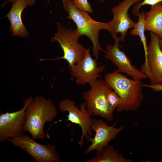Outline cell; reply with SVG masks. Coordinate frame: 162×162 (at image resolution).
<instances>
[{"label":"cell","instance_id":"cell-1","mask_svg":"<svg viewBox=\"0 0 162 162\" xmlns=\"http://www.w3.org/2000/svg\"><path fill=\"white\" fill-rule=\"evenodd\" d=\"M104 80L120 98L117 112L134 111L140 107L144 98L141 80L130 79L116 70L107 74Z\"/></svg>","mask_w":162,"mask_h":162},{"label":"cell","instance_id":"cell-2","mask_svg":"<svg viewBox=\"0 0 162 162\" xmlns=\"http://www.w3.org/2000/svg\"><path fill=\"white\" fill-rule=\"evenodd\" d=\"M56 107L50 99L42 96L33 99L25 112V132L28 131L34 139L43 140L46 135L44 130L45 123H50L57 116Z\"/></svg>","mask_w":162,"mask_h":162},{"label":"cell","instance_id":"cell-3","mask_svg":"<svg viewBox=\"0 0 162 162\" xmlns=\"http://www.w3.org/2000/svg\"><path fill=\"white\" fill-rule=\"evenodd\" d=\"M63 8L68 13L66 19H71L76 24L77 28L82 35L88 38L93 44L92 52L93 56L98 59L99 52L105 51L101 47L99 41L100 31L102 29L110 31L108 23L96 21L92 19L87 12L76 8L71 0H62Z\"/></svg>","mask_w":162,"mask_h":162},{"label":"cell","instance_id":"cell-4","mask_svg":"<svg viewBox=\"0 0 162 162\" xmlns=\"http://www.w3.org/2000/svg\"><path fill=\"white\" fill-rule=\"evenodd\" d=\"M90 86L91 88L83 92L82 95L88 111L91 116H100L112 121L115 110L110 106L106 98L108 92L112 89V88L100 78Z\"/></svg>","mask_w":162,"mask_h":162},{"label":"cell","instance_id":"cell-5","mask_svg":"<svg viewBox=\"0 0 162 162\" xmlns=\"http://www.w3.org/2000/svg\"><path fill=\"white\" fill-rule=\"evenodd\" d=\"M57 32L51 38V42L56 41L62 49L64 55L53 60L64 59L72 66L81 60L85 54L86 49L78 41L82 35L76 28L68 29L60 22L56 24Z\"/></svg>","mask_w":162,"mask_h":162},{"label":"cell","instance_id":"cell-6","mask_svg":"<svg viewBox=\"0 0 162 162\" xmlns=\"http://www.w3.org/2000/svg\"><path fill=\"white\" fill-rule=\"evenodd\" d=\"M26 134L8 139L12 145L25 151L36 162H58L61 160L56 146L49 143L43 145L36 142Z\"/></svg>","mask_w":162,"mask_h":162},{"label":"cell","instance_id":"cell-7","mask_svg":"<svg viewBox=\"0 0 162 162\" xmlns=\"http://www.w3.org/2000/svg\"><path fill=\"white\" fill-rule=\"evenodd\" d=\"M59 111L61 112L67 111L68 114L66 120L80 126L82 130L80 139L77 143L80 148L83 145L84 139L87 140L92 137V134L91 125L93 118L87 110L84 102L80 104V107L76 106L74 100L68 98L62 99L58 103Z\"/></svg>","mask_w":162,"mask_h":162},{"label":"cell","instance_id":"cell-8","mask_svg":"<svg viewBox=\"0 0 162 162\" xmlns=\"http://www.w3.org/2000/svg\"><path fill=\"white\" fill-rule=\"evenodd\" d=\"M30 96L23 102L24 106L20 110L7 112L0 115V141L5 142L10 138L16 137L24 134L26 110L33 100Z\"/></svg>","mask_w":162,"mask_h":162},{"label":"cell","instance_id":"cell-9","mask_svg":"<svg viewBox=\"0 0 162 162\" xmlns=\"http://www.w3.org/2000/svg\"><path fill=\"white\" fill-rule=\"evenodd\" d=\"M150 40L147 45L146 62L141 67V71L150 80V84L162 85V50L159 45L160 37L150 32Z\"/></svg>","mask_w":162,"mask_h":162},{"label":"cell","instance_id":"cell-10","mask_svg":"<svg viewBox=\"0 0 162 162\" xmlns=\"http://www.w3.org/2000/svg\"><path fill=\"white\" fill-rule=\"evenodd\" d=\"M91 47L86 49L84 58L77 63L69 66L72 77L76 79L79 85L89 83L90 86L98 78L101 77L100 74L105 69L104 66H98L96 59H93L90 54Z\"/></svg>","mask_w":162,"mask_h":162},{"label":"cell","instance_id":"cell-11","mask_svg":"<svg viewBox=\"0 0 162 162\" xmlns=\"http://www.w3.org/2000/svg\"><path fill=\"white\" fill-rule=\"evenodd\" d=\"M142 1L123 0L112 8L113 19L108 23L110 28L109 32L114 39L117 36V34L120 33V41H124L128 30L134 28L136 24L131 19L128 13V10L132 5Z\"/></svg>","mask_w":162,"mask_h":162},{"label":"cell","instance_id":"cell-12","mask_svg":"<svg viewBox=\"0 0 162 162\" xmlns=\"http://www.w3.org/2000/svg\"><path fill=\"white\" fill-rule=\"evenodd\" d=\"M117 123L116 122L112 125L109 126L101 118H93L91 127V130L95 134L93 138L92 137L87 140L88 142H91V144L85 150V153L88 154L95 150L96 154H98L109 144L110 142L115 138L124 128L123 126L115 127Z\"/></svg>","mask_w":162,"mask_h":162},{"label":"cell","instance_id":"cell-13","mask_svg":"<svg viewBox=\"0 0 162 162\" xmlns=\"http://www.w3.org/2000/svg\"><path fill=\"white\" fill-rule=\"evenodd\" d=\"M113 45L106 44V51L105 58L110 61L118 68L119 72L126 74L134 79L142 80L147 78L146 76L133 66L130 59L124 52L120 50V38L116 36L114 39Z\"/></svg>","mask_w":162,"mask_h":162},{"label":"cell","instance_id":"cell-14","mask_svg":"<svg viewBox=\"0 0 162 162\" xmlns=\"http://www.w3.org/2000/svg\"><path fill=\"white\" fill-rule=\"evenodd\" d=\"M36 0H15L8 14L3 17H7L10 22V30L12 32L11 36H19L22 38L28 37L22 20L21 15L23 10L28 6H32Z\"/></svg>","mask_w":162,"mask_h":162},{"label":"cell","instance_id":"cell-15","mask_svg":"<svg viewBox=\"0 0 162 162\" xmlns=\"http://www.w3.org/2000/svg\"><path fill=\"white\" fill-rule=\"evenodd\" d=\"M145 30L162 36V4L151 6L145 14Z\"/></svg>","mask_w":162,"mask_h":162},{"label":"cell","instance_id":"cell-16","mask_svg":"<svg viewBox=\"0 0 162 162\" xmlns=\"http://www.w3.org/2000/svg\"><path fill=\"white\" fill-rule=\"evenodd\" d=\"M95 156L87 159L86 162H130L116 150L113 146L108 144Z\"/></svg>","mask_w":162,"mask_h":162},{"label":"cell","instance_id":"cell-17","mask_svg":"<svg viewBox=\"0 0 162 162\" xmlns=\"http://www.w3.org/2000/svg\"><path fill=\"white\" fill-rule=\"evenodd\" d=\"M145 13L142 11L139 13L138 15L139 19L133 28L130 31V34L133 36H138L142 42L144 51L145 62L147 60V39L145 34Z\"/></svg>","mask_w":162,"mask_h":162},{"label":"cell","instance_id":"cell-18","mask_svg":"<svg viewBox=\"0 0 162 162\" xmlns=\"http://www.w3.org/2000/svg\"><path fill=\"white\" fill-rule=\"evenodd\" d=\"M161 2H162V0H143L134 5L132 9V13L135 16H138L140 9L142 6L147 5L151 6Z\"/></svg>","mask_w":162,"mask_h":162},{"label":"cell","instance_id":"cell-19","mask_svg":"<svg viewBox=\"0 0 162 162\" xmlns=\"http://www.w3.org/2000/svg\"><path fill=\"white\" fill-rule=\"evenodd\" d=\"M106 98L110 106L115 110L120 102V98L119 96L115 91L112 89L107 93Z\"/></svg>","mask_w":162,"mask_h":162},{"label":"cell","instance_id":"cell-20","mask_svg":"<svg viewBox=\"0 0 162 162\" xmlns=\"http://www.w3.org/2000/svg\"><path fill=\"white\" fill-rule=\"evenodd\" d=\"M72 3L74 6L79 10L92 14L93 10L88 0H73Z\"/></svg>","mask_w":162,"mask_h":162},{"label":"cell","instance_id":"cell-21","mask_svg":"<svg viewBox=\"0 0 162 162\" xmlns=\"http://www.w3.org/2000/svg\"><path fill=\"white\" fill-rule=\"evenodd\" d=\"M143 87L151 88L156 92L162 91V85H153L150 84H143Z\"/></svg>","mask_w":162,"mask_h":162},{"label":"cell","instance_id":"cell-22","mask_svg":"<svg viewBox=\"0 0 162 162\" xmlns=\"http://www.w3.org/2000/svg\"><path fill=\"white\" fill-rule=\"evenodd\" d=\"M15 0H7L3 3L1 7L2 8H3L8 3H12Z\"/></svg>","mask_w":162,"mask_h":162},{"label":"cell","instance_id":"cell-23","mask_svg":"<svg viewBox=\"0 0 162 162\" xmlns=\"http://www.w3.org/2000/svg\"><path fill=\"white\" fill-rule=\"evenodd\" d=\"M159 45L160 48L162 50V36L160 38L159 40Z\"/></svg>","mask_w":162,"mask_h":162},{"label":"cell","instance_id":"cell-24","mask_svg":"<svg viewBox=\"0 0 162 162\" xmlns=\"http://www.w3.org/2000/svg\"><path fill=\"white\" fill-rule=\"evenodd\" d=\"M105 0H101L100 1V2H104V1Z\"/></svg>","mask_w":162,"mask_h":162},{"label":"cell","instance_id":"cell-25","mask_svg":"<svg viewBox=\"0 0 162 162\" xmlns=\"http://www.w3.org/2000/svg\"><path fill=\"white\" fill-rule=\"evenodd\" d=\"M161 162H162V160H161Z\"/></svg>","mask_w":162,"mask_h":162}]
</instances>
